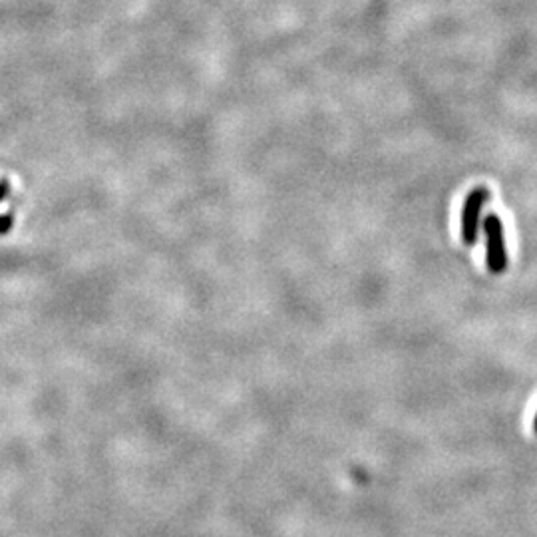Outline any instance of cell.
I'll return each mask as SVG.
<instances>
[{
  "instance_id": "cell-2",
  "label": "cell",
  "mask_w": 537,
  "mask_h": 537,
  "mask_svg": "<svg viewBox=\"0 0 537 537\" xmlns=\"http://www.w3.org/2000/svg\"><path fill=\"white\" fill-rule=\"evenodd\" d=\"M489 192L488 187H474L462 205V225L460 235L464 245L474 247L478 243V229H480V215L484 205L488 203Z\"/></svg>"
},
{
  "instance_id": "cell-1",
  "label": "cell",
  "mask_w": 537,
  "mask_h": 537,
  "mask_svg": "<svg viewBox=\"0 0 537 537\" xmlns=\"http://www.w3.org/2000/svg\"><path fill=\"white\" fill-rule=\"evenodd\" d=\"M486 235V265L491 275H504L508 268V253L504 241V225L496 213H489L484 219Z\"/></svg>"
},
{
  "instance_id": "cell-3",
  "label": "cell",
  "mask_w": 537,
  "mask_h": 537,
  "mask_svg": "<svg viewBox=\"0 0 537 537\" xmlns=\"http://www.w3.org/2000/svg\"><path fill=\"white\" fill-rule=\"evenodd\" d=\"M533 434L537 436V412H536V418H533Z\"/></svg>"
}]
</instances>
